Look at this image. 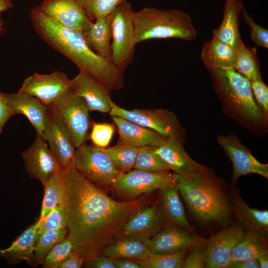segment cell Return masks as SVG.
Segmentation results:
<instances>
[{
    "label": "cell",
    "mask_w": 268,
    "mask_h": 268,
    "mask_svg": "<svg viewBox=\"0 0 268 268\" xmlns=\"http://www.w3.org/2000/svg\"><path fill=\"white\" fill-rule=\"evenodd\" d=\"M62 175L67 236L73 251L84 257L100 254L122 234L129 218L146 205L144 196L126 201L113 199L82 176L73 160Z\"/></svg>",
    "instance_id": "6da1fadb"
},
{
    "label": "cell",
    "mask_w": 268,
    "mask_h": 268,
    "mask_svg": "<svg viewBox=\"0 0 268 268\" xmlns=\"http://www.w3.org/2000/svg\"><path fill=\"white\" fill-rule=\"evenodd\" d=\"M30 19L39 36L48 45L72 62L79 70L92 75L111 91L119 90L125 84L124 73L111 61L93 51L82 32L64 27L36 7Z\"/></svg>",
    "instance_id": "7a4b0ae2"
},
{
    "label": "cell",
    "mask_w": 268,
    "mask_h": 268,
    "mask_svg": "<svg viewBox=\"0 0 268 268\" xmlns=\"http://www.w3.org/2000/svg\"><path fill=\"white\" fill-rule=\"evenodd\" d=\"M211 172L188 176L175 173L173 178L188 208L198 219L224 224L230 217V208Z\"/></svg>",
    "instance_id": "3957f363"
},
{
    "label": "cell",
    "mask_w": 268,
    "mask_h": 268,
    "mask_svg": "<svg viewBox=\"0 0 268 268\" xmlns=\"http://www.w3.org/2000/svg\"><path fill=\"white\" fill-rule=\"evenodd\" d=\"M134 23L136 45L155 39L177 38L191 41L197 37L191 16L177 9L144 7L134 12Z\"/></svg>",
    "instance_id": "277c9868"
},
{
    "label": "cell",
    "mask_w": 268,
    "mask_h": 268,
    "mask_svg": "<svg viewBox=\"0 0 268 268\" xmlns=\"http://www.w3.org/2000/svg\"><path fill=\"white\" fill-rule=\"evenodd\" d=\"M209 71L215 90L226 105L247 122H264L265 115L255 100L249 80L232 67Z\"/></svg>",
    "instance_id": "5b68a950"
},
{
    "label": "cell",
    "mask_w": 268,
    "mask_h": 268,
    "mask_svg": "<svg viewBox=\"0 0 268 268\" xmlns=\"http://www.w3.org/2000/svg\"><path fill=\"white\" fill-rule=\"evenodd\" d=\"M134 12L127 0L109 14L112 38L111 61L123 73L133 61L134 55Z\"/></svg>",
    "instance_id": "8992f818"
},
{
    "label": "cell",
    "mask_w": 268,
    "mask_h": 268,
    "mask_svg": "<svg viewBox=\"0 0 268 268\" xmlns=\"http://www.w3.org/2000/svg\"><path fill=\"white\" fill-rule=\"evenodd\" d=\"M47 108L66 126L75 148L85 143L90 126V111L84 100L72 88Z\"/></svg>",
    "instance_id": "52a82bcc"
},
{
    "label": "cell",
    "mask_w": 268,
    "mask_h": 268,
    "mask_svg": "<svg viewBox=\"0 0 268 268\" xmlns=\"http://www.w3.org/2000/svg\"><path fill=\"white\" fill-rule=\"evenodd\" d=\"M73 162L86 179L101 187L111 186L121 172L103 148L85 143L76 148Z\"/></svg>",
    "instance_id": "ba28073f"
},
{
    "label": "cell",
    "mask_w": 268,
    "mask_h": 268,
    "mask_svg": "<svg viewBox=\"0 0 268 268\" xmlns=\"http://www.w3.org/2000/svg\"><path fill=\"white\" fill-rule=\"evenodd\" d=\"M174 183L169 170L148 172L134 169L121 172L111 187L119 195L131 201Z\"/></svg>",
    "instance_id": "9c48e42d"
},
{
    "label": "cell",
    "mask_w": 268,
    "mask_h": 268,
    "mask_svg": "<svg viewBox=\"0 0 268 268\" xmlns=\"http://www.w3.org/2000/svg\"><path fill=\"white\" fill-rule=\"evenodd\" d=\"M109 113L111 117L124 118L167 137L179 132L181 127L175 114L163 108L128 110L113 102Z\"/></svg>",
    "instance_id": "30bf717a"
},
{
    "label": "cell",
    "mask_w": 268,
    "mask_h": 268,
    "mask_svg": "<svg viewBox=\"0 0 268 268\" xmlns=\"http://www.w3.org/2000/svg\"><path fill=\"white\" fill-rule=\"evenodd\" d=\"M71 88L67 75L55 71L46 74L34 73L25 78L18 92L36 97L47 107Z\"/></svg>",
    "instance_id": "8fae6325"
},
{
    "label": "cell",
    "mask_w": 268,
    "mask_h": 268,
    "mask_svg": "<svg viewBox=\"0 0 268 268\" xmlns=\"http://www.w3.org/2000/svg\"><path fill=\"white\" fill-rule=\"evenodd\" d=\"M217 142L232 162L233 182L242 176L251 174L268 179V164L259 161L234 134L219 135Z\"/></svg>",
    "instance_id": "7c38bea8"
},
{
    "label": "cell",
    "mask_w": 268,
    "mask_h": 268,
    "mask_svg": "<svg viewBox=\"0 0 268 268\" xmlns=\"http://www.w3.org/2000/svg\"><path fill=\"white\" fill-rule=\"evenodd\" d=\"M21 157L29 176L42 185L51 175L63 169L43 136L39 134H36L34 141L22 153Z\"/></svg>",
    "instance_id": "4fadbf2b"
},
{
    "label": "cell",
    "mask_w": 268,
    "mask_h": 268,
    "mask_svg": "<svg viewBox=\"0 0 268 268\" xmlns=\"http://www.w3.org/2000/svg\"><path fill=\"white\" fill-rule=\"evenodd\" d=\"M244 233L242 227L238 224L212 236L205 249V268H228L231 263L233 249Z\"/></svg>",
    "instance_id": "5bb4252c"
},
{
    "label": "cell",
    "mask_w": 268,
    "mask_h": 268,
    "mask_svg": "<svg viewBox=\"0 0 268 268\" xmlns=\"http://www.w3.org/2000/svg\"><path fill=\"white\" fill-rule=\"evenodd\" d=\"M156 152L175 173L191 176L211 170L194 160L184 148L179 136V132L168 136L160 146L156 147Z\"/></svg>",
    "instance_id": "9a60e30c"
},
{
    "label": "cell",
    "mask_w": 268,
    "mask_h": 268,
    "mask_svg": "<svg viewBox=\"0 0 268 268\" xmlns=\"http://www.w3.org/2000/svg\"><path fill=\"white\" fill-rule=\"evenodd\" d=\"M71 82L72 89L84 100L90 111L109 112L113 102L111 91L97 79L79 70Z\"/></svg>",
    "instance_id": "2e32d148"
},
{
    "label": "cell",
    "mask_w": 268,
    "mask_h": 268,
    "mask_svg": "<svg viewBox=\"0 0 268 268\" xmlns=\"http://www.w3.org/2000/svg\"><path fill=\"white\" fill-rule=\"evenodd\" d=\"M43 136L63 168L73 160L75 147L63 122L48 111Z\"/></svg>",
    "instance_id": "e0dca14e"
},
{
    "label": "cell",
    "mask_w": 268,
    "mask_h": 268,
    "mask_svg": "<svg viewBox=\"0 0 268 268\" xmlns=\"http://www.w3.org/2000/svg\"><path fill=\"white\" fill-rule=\"evenodd\" d=\"M38 7L55 22L68 28L83 31L93 22L76 0H44Z\"/></svg>",
    "instance_id": "ac0fdd59"
},
{
    "label": "cell",
    "mask_w": 268,
    "mask_h": 268,
    "mask_svg": "<svg viewBox=\"0 0 268 268\" xmlns=\"http://www.w3.org/2000/svg\"><path fill=\"white\" fill-rule=\"evenodd\" d=\"M164 222L163 212L157 205H146L129 218L122 234L138 235L150 239L162 229Z\"/></svg>",
    "instance_id": "d6986e66"
},
{
    "label": "cell",
    "mask_w": 268,
    "mask_h": 268,
    "mask_svg": "<svg viewBox=\"0 0 268 268\" xmlns=\"http://www.w3.org/2000/svg\"><path fill=\"white\" fill-rule=\"evenodd\" d=\"M112 118L118 129V143L138 148L146 146L158 147L168 137L124 118L119 117Z\"/></svg>",
    "instance_id": "ffe728a7"
},
{
    "label": "cell",
    "mask_w": 268,
    "mask_h": 268,
    "mask_svg": "<svg viewBox=\"0 0 268 268\" xmlns=\"http://www.w3.org/2000/svg\"><path fill=\"white\" fill-rule=\"evenodd\" d=\"M149 240L138 235L122 234L100 254L111 259L126 258L146 261L151 254Z\"/></svg>",
    "instance_id": "44dd1931"
},
{
    "label": "cell",
    "mask_w": 268,
    "mask_h": 268,
    "mask_svg": "<svg viewBox=\"0 0 268 268\" xmlns=\"http://www.w3.org/2000/svg\"><path fill=\"white\" fill-rule=\"evenodd\" d=\"M13 116H25L35 129L36 134L43 136L48 112L47 107L36 97L19 92L6 93Z\"/></svg>",
    "instance_id": "7402d4cb"
},
{
    "label": "cell",
    "mask_w": 268,
    "mask_h": 268,
    "mask_svg": "<svg viewBox=\"0 0 268 268\" xmlns=\"http://www.w3.org/2000/svg\"><path fill=\"white\" fill-rule=\"evenodd\" d=\"M191 232L179 227L161 229L149 240L151 254L173 253L184 249H190L196 243Z\"/></svg>",
    "instance_id": "603a6c76"
},
{
    "label": "cell",
    "mask_w": 268,
    "mask_h": 268,
    "mask_svg": "<svg viewBox=\"0 0 268 268\" xmlns=\"http://www.w3.org/2000/svg\"><path fill=\"white\" fill-rule=\"evenodd\" d=\"M242 3V0H225L221 24L213 31V38L235 49L242 41L239 28V15Z\"/></svg>",
    "instance_id": "cb8c5ba5"
},
{
    "label": "cell",
    "mask_w": 268,
    "mask_h": 268,
    "mask_svg": "<svg viewBox=\"0 0 268 268\" xmlns=\"http://www.w3.org/2000/svg\"><path fill=\"white\" fill-rule=\"evenodd\" d=\"M39 220L24 230L5 249H0V255L10 264L25 261L30 265L37 239Z\"/></svg>",
    "instance_id": "d4e9b609"
},
{
    "label": "cell",
    "mask_w": 268,
    "mask_h": 268,
    "mask_svg": "<svg viewBox=\"0 0 268 268\" xmlns=\"http://www.w3.org/2000/svg\"><path fill=\"white\" fill-rule=\"evenodd\" d=\"M233 208L239 224L248 232L262 235L268 230V211L250 207L235 190L232 200Z\"/></svg>",
    "instance_id": "484cf974"
},
{
    "label": "cell",
    "mask_w": 268,
    "mask_h": 268,
    "mask_svg": "<svg viewBox=\"0 0 268 268\" xmlns=\"http://www.w3.org/2000/svg\"><path fill=\"white\" fill-rule=\"evenodd\" d=\"M236 49L214 38L205 42L201 58L208 70L231 68L235 61Z\"/></svg>",
    "instance_id": "4316f807"
},
{
    "label": "cell",
    "mask_w": 268,
    "mask_h": 268,
    "mask_svg": "<svg viewBox=\"0 0 268 268\" xmlns=\"http://www.w3.org/2000/svg\"><path fill=\"white\" fill-rule=\"evenodd\" d=\"M82 32L90 48L98 55L111 61L112 38L109 15L97 18Z\"/></svg>",
    "instance_id": "83f0119b"
},
{
    "label": "cell",
    "mask_w": 268,
    "mask_h": 268,
    "mask_svg": "<svg viewBox=\"0 0 268 268\" xmlns=\"http://www.w3.org/2000/svg\"><path fill=\"white\" fill-rule=\"evenodd\" d=\"M160 190L162 207L169 221L180 228L193 232L187 221L175 182Z\"/></svg>",
    "instance_id": "f1b7e54d"
},
{
    "label": "cell",
    "mask_w": 268,
    "mask_h": 268,
    "mask_svg": "<svg viewBox=\"0 0 268 268\" xmlns=\"http://www.w3.org/2000/svg\"><path fill=\"white\" fill-rule=\"evenodd\" d=\"M266 254H268V243L263 235L247 232L234 246L231 262L258 259Z\"/></svg>",
    "instance_id": "f546056e"
},
{
    "label": "cell",
    "mask_w": 268,
    "mask_h": 268,
    "mask_svg": "<svg viewBox=\"0 0 268 268\" xmlns=\"http://www.w3.org/2000/svg\"><path fill=\"white\" fill-rule=\"evenodd\" d=\"M62 170L51 175L43 184L44 196L39 217L40 219L45 216L56 206L63 202L65 189Z\"/></svg>",
    "instance_id": "4dcf8cb0"
},
{
    "label": "cell",
    "mask_w": 268,
    "mask_h": 268,
    "mask_svg": "<svg viewBox=\"0 0 268 268\" xmlns=\"http://www.w3.org/2000/svg\"><path fill=\"white\" fill-rule=\"evenodd\" d=\"M260 63L255 48L246 46L242 41L236 49L233 68L250 81L262 79Z\"/></svg>",
    "instance_id": "1f68e13d"
},
{
    "label": "cell",
    "mask_w": 268,
    "mask_h": 268,
    "mask_svg": "<svg viewBox=\"0 0 268 268\" xmlns=\"http://www.w3.org/2000/svg\"><path fill=\"white\" fill-rule=\"evenodd\" d=\"M67 233L66 228L40 234L37 239L30 265L33 267L41 265L48 252L56 244L63 241Z\"/></svg>",
    "instance_id": "d6a6232c"
},
{
    "label": "cell",
    "mask_w": 268,
    "mask_h": 268,
    "mask_svg": "<svg viewBox=\"0 0 268 268\" xmlns=\"http://www.w3.org/2000/svg\"><path fill=\"white\" fill-rule=\"evenodd\" d=\"M139 148L118 143L112 147L103 148V149L119 171L127 172L134 168Z\"/></svg>",
    "instance_id": "836d02e7"
},
{
    "label": "cell",
    "mask_w": 268,
    "mask_h": 268,
    "mask_svg": "<svg viewBox=\"0 0 268 268\" xmlns=\"http://www.w3.org/2000/svg\"><path fill=\"white\" fill-rule=\"evenodd\" d=\"M156 147L146 146L139 148L134 168L148 172L170 170L167 164L156 152Z\"/></svg>",
    "instance_id": "e575fe53"
},
{
    "label": "cell",
    "mask_w": 268,
    "mask_h": 268,
    "mask_svg": "<svg viewBox=\"0 0 268 268\" xmlns=\"http://www.w3.org/2000/svg\"><path fill=\"white\" fill-rule=\"evenodd\" d=\"M189 249L169 254H150L146 261H138L143 268H181Z\"/></svg>",
    "instance_id": "d590c367"
},
{
    "label": "cell",
    "mask_w": 268,
    "mask_h": 268,
    "mask_svg": "<svg viewBox=\"0 0 268 268\" xmlns=\"http://www.w3.org/2000/svg\"><path fill=\"white\" fill-rule=\"evenodd\" d=\"M88 18L93 21L111 13L121 3L127 0H76Z\"/></svg>",
    "instance_id": "8d00e7d4"
},
{
    "label": "cell",
    "mask_w": 268,
    "mask_h": 268,
    "mask_svg": "<svg viewBox=\"0 0 268 268\" xmlns=\"http://www.w3.org/2000/svg\"><path fill=\"white\" fill-rule=\"evenodd\" d=\"M39 220L37 238L42 233L61 230L66 227L65 211L64 203L54 207L45 216Z\"/></svg>",
    "instance_id": "74e56055"
},
{
    "label": "cell",
    "mask_w": 268,
    "mask_h": 268,
    "mask_svg": "<svg viewBox=\"0 0 268 268\" xmlns=\"http://www.w3.org/2000/svg\"><path fill=\"white\" fill-rule=\"evenodd\" d=\"M73 250V244L67 236L63 241L56 244L48 252L41 265L42 267L59 268Z\"/></svg>",
    "instance_id": "f35d334b"
},
{
    "label": "cell",
    "mask_w": 268,
    "mask_h": 268,
    "mask_svg": "<svg viewBox=\"0 0 268 268\" xmlns=\"http://www.w3.org/2000/svg\"><path fill=\"white\" fill-rule=\"evenodd\" d=\"M114 132L115 127L113 124L94 123L89 136L93 144L106 148L110 143Z\"/></svg>",
    "instance_id": "ab89813d"
},
{
    "label": "cell",
    "mask_w": 268,
    "mask_h": 268,
    "mask_svg": "<svg viewBox=\"0 0 268 268\" xmlns=\"http://www.w3.org/2000/svg\"><path fill=\"white\" fill-rule=\"evenodd\" d=\"M240 13H242L245 22L251 29L250 36L253 42L259 47L268 48V30L256 23L249 15L244 7L241 5Z\"/></svg>",
    "instance_id": "60d3db41"
},
{
    "label": "cell",
    "mask_w": 268,
    "mask_h": 268,
    "mask_svg": "<svg viewBox=\"0 0 268 268\" xmlns=\"http://www.w3.org/2000/svg\"><path fill=\"white\" fill-rule=\"evenodd\" d=\"M251 87L257 103L265 115L268 112V86L262 79L251 81Z\"/></svg>",
    "instance_id": "b9f144b4"
},
{
    "label": "cell",
    "mask_w": 268,
    "mask_h": 268,
    "mask_svg": "<svg viewBox=\"0 0 268 268\" xmlns=\"http://www.w3.org/2000/svg\"><path fill=\"white\" fill-rule=\"evenodd\" d=\"M205 266V249H195L192 251L184 260L183 268H202Z\"/></svg>",
    "instance_id": "7bdbcfd3"
},
{
    "label": "cell",
    "mask_w": 268,
    "mask_h": 268,
    "mask_svg": "<svg viewBox=\"0 0 268 268\" xmlns=\"http://www.w3.org/2000/svg\"><path fill=\"white\" fill-rule=\"evenodd\" d=\"M83 265L89 268H116L112 259L101 254L85 257Z\"/></svg>",
    "instance_id": "ee69618b"
},
{
    "label": "cell",
    "mask_w": 268,
    "mask_h": 268,
    "mask_svg": "<svg viewBox=\"0 0 268 268\" xmlns=\"http://www.w3.org/2000/svg\"><path fill=\"white\" fill-rule=\"evenodd\" d=\"M13 116L6 93L0 91V134L7 120Z\"/></svg>",
    "instance_id": "f6af8a7d"
},
{
    "label": "cell",
    "mask_w": 268,
    "mask_h": 268,
    "mask_svg": "<svg viewBox=\"0 0 268 268\" xmlns=\"http://www.w3.org/2000/svg\"><path fill=\"white\" fill-rule=\"evenodd\" d=\"M85 257L72 251L59 268H80L83 265Z\"/></svg>",
    "instance_id": "bcb514c9"
},
{
    "label": "cell",
    "mask_w": 268,
    "mask_h": 268,
    "mask_svg": "<svg viewBox=\"0 0 268 268\" xmlns=\"http://www.w3.org/2000/svg\"><path fill=\"white\" fill-rule=\"evenodd\" d=\"M116 268H143L138 261L126 259H112Z\"/></svg>",
    "instance_id": "7dc6e473"
},
{
    "label": "cell",
    "mask_w": 268,
    "mask_h": 268,
    "mask_svg": "<svg viewBox=\"0 0 268 268\" xmlns=\"http://www.w3.org/2000/svg\"><path fill=\"white\" fill-rule=\"evenodd\" d=\"M229 268H259L257 259L231 262Z\"/></svg>",
    "instance_id": "c3c4849f"
},
{
    "label": "cell",
    "mask_w": 268,
    "mask_h": 268,
    "mask_svg": "<svg viewBox=\"0 0 268 268\" xmlns=\"http://www.w3.org/2000/svg\"><path fill=\"white\" fill-rule=\"evenodd\" d=\"M259 267L261 268H268V254L260 256L257 259Z\"/></svg>",
    "instance_id": "681fc988"
},
{
    "label": "cell",
    "mask_w": 268,
    "mask_h": 268,
    "mask_svg": "<svg viewBox=\"0 0 268 268\" xmlns=\"http://www.w3.org/2000/svg\"><path fill=\"white\" fill-rule=\"evenodd\" d=\"M12 7L10 0H0V13Z\"/></svg>",
    "instance_id": "f907efd6"
},
{
    "label": "cell",
    "mask_w": 268,
    "mask_h": 268,
    "mask_svg": "<svg viewBox=\"0 0 268 268\" xmlns=\"http://www.w3.org/2000/svg\"><path fill=\"white\" fill-rule=\"evenodd\" d=\"M1 23H0V33L1 32Z\"/></svg>",
    "instance_id": "816d5d0a"
}]
</instances>
